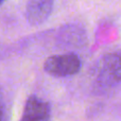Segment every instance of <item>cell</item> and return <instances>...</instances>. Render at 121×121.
Segmentation results:
<instances>
[{
  "label": "cell",
  "mask_w": 121,
  "mask_h": 121,
  "mask_svg": "<svg viewBox=\"0 0 121 121\" xmlns=\"http://www.w3.org/2000/svg\"><path fill=\"white\" fill-rule=\"evenodd\" d=\"M82 60L77 54L66 53L48 57L44 64L47 73L54 77H70L81 70Z\"/></svg>",
  "instance_id": "cell-1"
},
{
  "label": "cell",
  "mask_w": 121,
  "mask_h": 121,
  "mask_svg": "<svg viewBox=\"0 0 121 121\" xmlns=\"http://www.w3.org/2000/svg\"><path fill=\"white\" fill-rule=\"evenodd\" d=\"M101 86H114L121 82V51L109 54L102 60L97 74Z\"/></svg>",
  "instance_id": "cell-2"
},
{
  "label": "cell",
  "mask_w": 121,
  "mask_h": 121,
  "mask_svg": "<svg viewBox=\"0 0 121 121\" xmlns=\"http://www.w3.org/2000/svg\"><path fill=\"white\" fill-rule=\"evenodd\" d=\"M51 107L37 96H30L26 101L20 121H50Z\"/></svg>",
  "instance_id": "cell-3"
},
{
  "label": "cell",
  "mask_w": 121,
  "mask_h": 121,
  "mask_svg": "<svg viewBox=\"0 0 121 121\" xmlns=\"http://www.w3.org/2000/svg\"><path fill=\"white\" fill-rule=\"evenodd\" d=\"M54 0H28L27 18L32 26L44 23L52 13Z\"/></svg>",
  "instance_id": "cell-4"
},
{
  "label": "cell",
  "mask_w": 121,
  "mask_h": 121,
  "mask_svg": "<svg viewBox=\"0 0 121 121\" xmlns=\"http://www.w3.org/2000/svg\"><path fill=\"white\" fill-rule=\"evenodd\" d=\"M8 114H6V106L3 99V95L0 89V121H6Z\"/></svg>",
  "instance_id": "cell-5"
},
{
  "label": "cell",
  "mask_w": 121,
  "mask_h": 121,
  "mask_svg": "<svg viewBox=\"0 0 121 121\" xmlns=\"http://www.w3.org/2000/svg\"><path fill=\"white\" fill-rule=\"evenodd\" d=\"M4 1H6V0H0V5H1V4H2V3H3V2H4Z\"/></svg>",
  "instance_id": "cell-6"
}]
</instances>
